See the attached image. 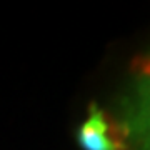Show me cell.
<instances>
[{
    "mask_svg": "<svg viewBox=\"0 0 150 150\" xmlns=\"http://www.w3.org/2000/svg\"><path fill=\"white\" fill-rule=\"evenodd\" d=\"M125 150H150V64L135 72L112 115Z\"/></svg>",
    "mask_w": 150,
    "mask_h": 150,
    "instance_id": "1",
    "label": "cell"
},
{
    "mask_svg": "<svg viewBox=\"0 0 150 150\" xmlns=\"http://www.w3.org/2000/svg\"><path fill=\"white\" fill-rule=\"evenodd\" d=\"M77 142L82 150H125L123 139L112 115L92 103L88 117L79 127Z\"/></svg>",
    "mask_w": 150,
    "mask_h": 150,
    "instance_id": "2",
    "label": "cell"
}]
</instances>
